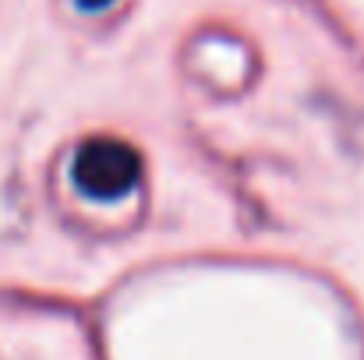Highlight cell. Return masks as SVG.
I'll return each instance as SVG.
<instances>
[{
    "mask_svg": "<svg viewBox=\"0 0 364 360\" xmlns=\"http://www.w3.org/2000/svg\"><path fill=\"white\" fill-rule=\"evenodd\" d=\"M71 180L82 195L96 202H114L141 180V156L124 138H107V134L89 138L75 152Z\"/></svg>",
    "mask_w": 364,
    "mask_h": 360,
    "instance_id": "1",
    "label": "cell"
},
{
    "mask_svg": "<svg viewBox=\"0 0 364 360\" xmlns=\"http://www.w3.org/2000/svg\"><path fill=\"white\" fill-rule=\"evenodd\" d=\"M82 11H103V7H110L114 0H75Z\"/></svg>",
    "mask_w": 364,
    "mask_h": 360,
    "instance_id": "2",
    "label": "cell"
}]
</instances>
